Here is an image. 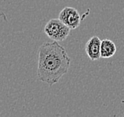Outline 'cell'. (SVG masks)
I'll use <instances>...</instances> for the list:
<instances>
[{"instance_id": "6da1fadb", "label": "cell", "mask_w": 124, "mask_h": 117, "mask_svg": "<svg viewBox=\"0 0 124 117\" xmlns=\"http://www.w3.org/2000/svg\"><path fill=\"white\" fill-rule=\"evenodd\" d=\"M70 59L66 49L57 41L44 43L39 48L37 78L53 86L67 73Z\"/></svg>"}, {"instance_id": "7a4b0ae2", "label": "cell", "mask_w": 124, "mask_h": 117, "mask_svg": "<svg viewBox=\"0 0 124 117\" xmlns=\"http://www.w3.org/2000/svg\"><path fill=\"white\" fill-rule=\"evenodd\" d=\"M44 32L54 41H63L68 37L70 29L59 18L51 19L44 27Z\"/></svg>"}, {"instance_id": "3957f363", "label": "cell", "mask_w": 124, "mask_h": 117, "mask_svg": "<svg viewBox=\"0 0 124 117\" xmlns=\"http://www.w3.org/2000/svg\"><path fill=\"white\" fill-rule=\"evenodd\" d=\"M59 19L70 29H75L80 25L81 17L80 14L74 7H66L59 13Z\"/></svg>"}, {"instance_id": "277c9868", "label": "cell", "mask_w": 124, "mask_h": 117, "mask_svg": "<svg viewBox=\"0 0 124 117\" xmlns=\"http://www.w3.org/2000/svg\"><path fill=\"white\" fill-rule=\"evenodd\" d=\"M101 40L97 36H93L87 41L85 44V52L91 60H98L100 58H101Z\"/></svg>"}, {"instance_id": "5b68a950", "label": "cell", "mask_w": 124, "mask_h": 117, "mask_svg": "<svg viewBox=\"0 0 124 117\" xmlns=\"http://www.w3.org/2000/svg\"><path fill=\"white\" fill-rule=\"evenodd\" d=\"M116 52V45L112 40L104 39L101 40V58L108 59L112 57Z\"/></svg>"}]
</instances>
